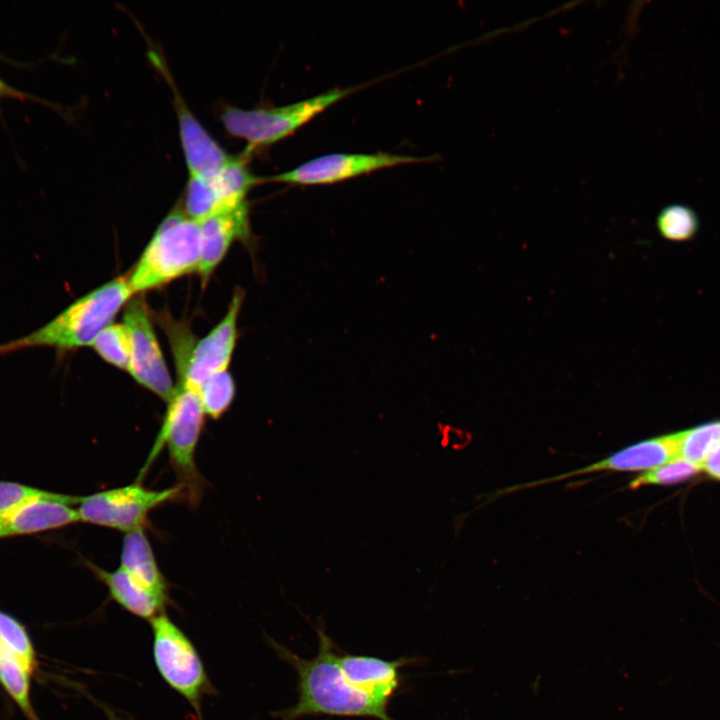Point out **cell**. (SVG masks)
<instances>
[{"instance_id":"1","label":"cell","mask_w":720,"mask_h":720,"mask_svg":"<svg viewBox=\"0 0 720 720\" xmlns=\"http://www.w3.org/2000/svg\"><path fill=\"white\" fill-rule=\"evenodd\" d=\"M318 652L312 659L302 658L284 645L268 639L277 656L297 674V701L273 713L277 720H299L307 716L367 717L394 720L383 704L352 685L337 663L334 641L318 626Z\"/></svg>"},{"instance_id":"2","label":"cell","mask_w":720,"mask_h":720,"mask_svg":"<svg viewBox=\"0 0 720 720\" xmlns=\"http://www.w3.org/2000/svg\"><path fill=\"white\" fill-rule=\"evenodd\" d=\"M132 295L127 277L119 276L77 299L41 328L1 344L0 354L31 347L69 350L91 346Z\"/></svg>"},{"instance_id":"3","label":"cell","mask_w":720,"mask_h":720,"mask_svg":"<svg viewBox=\"0 0 720 720\" xmlns=\"http://www.w3.org/2000/svg\"><path fill=\"white\" fill-rule=\"evenodd\" d=\"M199 263V222L174 209L155 230L127 277L128 283L133 294L155 289L198 272Z\"/></svg>"},{"instance_id":"4","label":"cell","mask_w":720,"mask_h":720,"mask_svg":"<svg viewBox=\"0 0 720 720\" xmlns=\"http://www.w3.org/2000/svg\"><path fill=\"white\" fill-rule=\"evenodd\" d=\"M205 415L198 390L178 382L167 402L164 421L149 457L151 461L163 444L167 445L181 498L190 504H198L203 492L204 481L195 464V451Z\"/></svg>"},{"instance_id":"5","label":"cell","mask_w":720,"mask_h":720,"mask_svg":"<svg viewBox=\"0 0 720 720\" xmlns=\"http://www.w3.org/2000/svg\"><path fill=\"white\" fill-rule=\"evenodd\" d=\"M154 665L167 686L181 696L198 720L203 701L216 694L195 645L165 612L150 621Z\"/></svg>"},{"instance_id":"6","label":"cell","mask_w":720,"mask_h":720,"mask_svg":"<svg viewBox=\"0 0 720 720\" xmlns=\"http://www.w3.org/2000/svg\"><path fill=\"white\" fill-rule=\"evenodd\" d=\"M353 91L352 88H334L316 96L284 105L244 109L226 106L220 119L232 136L247 142L245 153L271 145L295 132L326 108Z\"/></svg>"},{"instance_id":"7","label":"cell","mask_w":720,"mask_h":720,"mask_svg":"<svg viewBox=\"0 0 720 720\" xmlns=\"http://www.w3.org/2000/svg\"><path fill=\"white\" fill-rule=\"evenodd\" d=\"M244 299L236 289L221 321L202 339L187 334L171 338L178 382L196 390L210 377L227 371L238 337L237 321Z\"/></svg>"},{"instance_id":"8","label":"cell","mask_w":720,"mask_h":720,"mask_svg":"<svg viewBox=\"0 0 720 720\" xmlns=\"http://www.w3.org/2000/svg\"><path fill=\"white\" fill-rule=\"evenodd\" d=\"M177 497L178 486L152 490L135 483L82 497L77 511L80 521L128 533L143 528L153 509Z\"/></svg>"},{"instance_id":"9","label":"cell","mask_w":720,"mask_h":720,"mask_svg":"<svg viewBox=\"0 0 720 720\" xmlns=\"http://www.w3.org/2000/svg\"><path fill=\"white\" fill-rule=\"evenodd\" d=\"M249 155H233L217 170L189 175L183 198V211L194 220L247 203L250 189L264 181L247 166Z\"/></svg>"},{"instance_id":"10","label":"cell","mask_w":720,"mask_h":720,"mask_svg":"<svg viewBox=\"0 0 720 720\" xmlns=\"http://www.w3.org/2000/svg\"><path fill=\"white\" fill-rule=\"evenodd\" d=\"M123 320L130 335L128 372L138 384L168 402L175 387L144 301L130 300Z\"/></svg>"},{"instance_id":"11","label":"cell","mask_w":720,"mask_h":720,"mask_svg":"<svg viewBox=\"0 0 720 720\" xmlns=\"http://www.w3.org/2000/svg\"><path fill=\"white\" fill-rule=\"evenodd\" d=\"M426 159L430 158L387 152L329 153L266 180L299 185L333 184L397 165L424 162Z\"/></svg>"},{"instance_id":"12","label":"cell","mask_w":720,"mask_h":720,"mask_svg":"<svg viewBox=\"0 0 720 720\" xmlns=\"http://www.w3.org/2000/svg\"><path fill=\"white\" fill-rule=\"evenodd\" d=\"M680 457L679 431L661 435L626 446L609 456L587 466L555 475L550 478L523 484L533 487L540 484L563 481L572 477L599 472H646Z\"/></svg>"},{"instance_id":"13","label":"cell","mask_w":720,"mask_h":720,"mask_svg":"<svg viewBox=\"0 0 720 720\" xmlns=\"http://www.w3.org/2000/svg\"><path fill=\"white\" fill-rule=\"evenodd\" d=\"M150 57L172 87L179 135L189 175L208 174L225 165L233 155L225 151L188 108L160 57L154 52Z\"/></svg>"},{"instance_id":"14","label":"cell","mask_w":720,"mask_h":720,"mask_svg":"<svg viewBox=\"0 0 720 720\" xmlns=\"http://www.w3.org/2000/svg\"><path fill=\"white\" fill-rule=\"evenodd\" d=\"M200 227V263L198 273L206 282L235 240L250 235L248 202L235 208L197 220Z\"/></svg>"},{"instance_id":"15","label":"cell","mask_w":720,"mask_h":720,"mask_svg":"<svg viewBox=\"0 0 720 720\" xmlns=\"http://www.w3.org/2000/svg\"><path fill=\"white\" fill-rule=\"evenodd\" d=\"M414 658L385 660L379 657L339 654L337 663L345 678L375 700L389 705L401 685V668L414 663Z\"/></svg>"},{"instance_id":"16","label":"cell","mask_w":720,"mask_h":720,"mask_svg":"<svg viewBox=\"0 0 720 720\" xmlns=\"http://www.w3.org/2000/svg\"><path fill=\"white\" fill-rule=\"evenodd\" d=\"M80 521L71 505L36 500L0 511V538L63 527Z\"/></svg>"},{"instance_id":"17","label":"cell","mask_w":720,"mask_h":720,"mask_svg":"<svg viewBox=\"0 0 720 720\" xmlns=\"http://www.w3.org/2000/svg\"><path fill=\"white\" fill-rule=\"evenodd\" d=\"M120 568L152 594L169 602L168 584L143 528L125 533Z\"/></svg>"},{"instance_id":"18","label":"cell","mask_w":720,"mask_h":720,"mask_svg":"<svg viewBox=\"0 0 720 720\" xmlns=\"http://www.w3.org/2000/svg\"><path fill=\"white\" fill-rule=\"evenodd\" d=\"M91 568L106 585L110 598L125 611L149 622L164 613L168 603L142 587L120 567L114 571L94 565Z\"/></svg>"},{"instance_id":"19","label":"cell","mask_w":720,"mask_h":720,"mask_svg":"<svg viewBox=\"0 0 720 720\" xmlns=\"http://www.w3.org/2000/svg\"><path fill=\"white\" fill-rule=\"evenodd\" d=\"M22 662L0 644V684L16 704L33 718L30 704V676Z\"/></svg>"},{"instance_id":"20","label":"cell","mask_w":720,"mask_h":720,"mask_svg":"<svg viewBox=\"0 0 720 720\" xmlns=\"http://www.w3.org/2000/svg\"><path fill=\"white\" fill-rule=\"evenodd\" d=\"M699 218L696 212L683 204H670L661 209L656 218L659 234L673 242L688 241L699 230Z\"/></svg>"},{"instance_id":"21","label":"cell","mask_w":720,"mask_h":720,"mask_svg":"<svg viewBox=\"0 0 720 720\" xmlns=\"http://www.w3.org/2000/svg\"><path fill=\"white\" fill-rule=\"evenodd\" d=\"M109 364L128 371L130 362V335L124 323H112L104 328L91 345Z\"/></svg>"},{"instance_id":"22","label":"cell","mask_w":720,"mask_h":720,"mask_svg":"<svg viewBox=\"0 0 720 720\" xmlns=\"http://www.w3.org/2000/svg\"><path fill=\"white\" fill-rule=\"evenodd\" d=\"M680 457L702 465L708 454L720 443V421L701 424L679 431Z\"/></svg>"},{"instance_id":"23","label":"cell","mask_w":720,"mask_h":720,"mask_svg":"<svg viewBox=\"0 0 720 720\" xmlns=\"http://www.w3.org/2000/svg\"><path fill=\"white\" fill-rule=\"evenodd\" d=\"M206 415L220 418L230 407L235 396V383L228 371L207 379L198 390Z\"/></svg>"},{"instance_id":"24","label":"cell","mask_w":720,"mask_h":720,"mask_svg":"<svg viewBox=\"0 0 720 720\" xmlns=\"http://www.w3.org/2000/svg\"><path fill=\"white\" fill-rule=\"evenodd\" d=\"M702 471V467L682 457L636 476L629 484L630 489L647 485H667L683 482Z\"/></svg>"},{"instance_id":"25","label":"cell","mask_w":720,"mask_h":720,"mask_svg":"<svg viewBox=\"0 0 720 720\" xmlns=\"http://www.w3.org/2000/svg\"><path fill=\"white\" fill-rule=\"evenodd\" d=\"M0 644L33 672L35 653L28 633L20 622L3 612H0Z\"/></svg>"},{"instance_id":"26","label":"cell","mask_w":720,"mask_h":720,"mask_svg":"<svg viewBox=\"0 0 720 720\" xmlns=\"http://www.w3.org/2000/svg\"><path fill=\"white\" fill-rule=\"evenodd\" d=\"M81 498L44 491L18 483L0 481V511L43 499L74 505L79 504Z\"/></svg>"},{"instance_id":"27","label":"cell","mask_w":720,"mask_h":720,"mask_svg":"<svg viewBox=\"0 0 720 720\" xmlns=\"http://www.w3.org/2000/svg\"><path fill=\"white\" fill-rule=\"evenodd\" d=\"M701 467L709 476L720 480V443L708 454Z\"/></svg>"},{"instance_id":"28","label":"cell","mask_w":720,"mask_h":720,"mask_svg":"<svg viewBox=\"0 0 720 720\" xmlns=\"http://www.w3.org/2000/svg\"><path fill=\"white\" fill-rule=\"evenodd\" d=\"M17 99V100H26V99H34L30 95L25 94L24 92L15 89L14 87L8 85L3 80L0 79V100L1 99Z\"/></svg>"}]
</instances>
